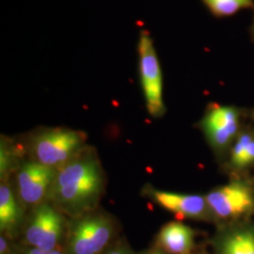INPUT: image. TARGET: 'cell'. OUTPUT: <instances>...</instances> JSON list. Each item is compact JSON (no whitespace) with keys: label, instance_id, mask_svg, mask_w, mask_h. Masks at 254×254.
<instances>
[{"label":"cell","instance_id":"cell-1","mask_svg":"<svg viewBox=\"0 0 254 254\" xmlns=\"http://www.w3.org/2000/svg\"><path fill=\"white\" fill-rule=\"evenodd\" d=\"M102 185V170L97 160L92 156H81L56 173L50 196L65 208L79 212L97 200Z\"/></svg>","mask_w":254,"mask_h":254},{"label":"cell","instance_id":"cell-2","mask_svg":"<svg viewBox=\"0 0 254 254\" xmlns=\"http://www.w3.org/2000/svg\"><path fill=\"white\" fill-rule=\"evenodd\" d=\"M138 73L148 113L154 118L166 111L163 95V73L159 58L149 31L141 30L137 42Z\"/></svg>","mask_w":254,"mask_h":254},{"label":"cell","instance_id":"cell-3","mask_svg":"<svg viewBox=\"0 0 254 254\" xmlns=\"http://www.w3.org/2000/svg\"><path fill=\"white\" fill-rule=\"evenodd\" d=\"M84 140V134L71 129L56 128L44 131L33 142L37 162L53 169L62 168L71 161Z\"/></svg>","mask_w":254,"mask_h":254},{"label":"cell","instance_id":"cell-4","mask_svg":"<svg viewBox=\"0 0 254 254\" xmlns=\"http://www.w3.org/2000/svg\"><path fill=\"white\" fill-rule=\"evenodd\" d=\"M209 209L222 218H236L248 213L254 204L252 190L243 182H232L210 192L205 197Z\"/></svg>","mask_w":254,"mask_h":254},{"label":"cell","instance_id":"cell-5","mask_svg":"<svg viewBox=\"0 0 254 254\" xmlns=\"http://www.w3.org/2000/svg\"><path fill=\"white\" fill-rule=\"evenodd\" d=\"M112 227L108 218L93 216L79 221L72 233L73 254H97L108 244Z\"/></svg>","mask_w":254,"mask_h":254},{"label":"cell","instance_id":"cell-6","mask_svg":"<svg viewBox=\"0 0 254 254\" xmlns=\"http://www.w3.org/2000/svg\"><path fill=\"white\" fill-rule=\"evenodd\" d=\"M200 126L211 144L222 148L235 136L239 126V111L235 107L213 105L201 120Z\"/></svg>","mask_w":254,"mask_h":254},{"label":"cell","instance_id":"cell-7","mask_svg":"<svg viewBox=\"0 0 254 254\" xmlns=\"http://www.w3.org/2000/svg\"><path fill=\"white\" fill-rule=\"evenodd\" d=\"M63 232V218L49 205L40 206L27 228V242L45 251L54 250Z\"/></svg>","mask_w":254,"mask_h":254},{"label":"cell","instance_id":"cell-8","mask_svg":"<svg viewBox=\"0 0 254 254\" xmlns=\"http://www.w3.org/2000/svg\"><path fill=\"white\" fill-rule=\"evenodd\" d=\"M55 169L39 162L25 164L17 176L19 194L28 204H36L50 191L54 181Z\"/></svg>","mask_w":254,"mask_h":254},{"label":"cell","instance_id":"cell-9","mask_svg":"<svg viewBox=\"0 0 254 254\" xmlns=\"http://www.w3.org/2000/svg\"><path fill=\"white\" fill-rule=\"evenodd\" d=\"M151 197L163 208L184 218H201L209 209L205 198L199 195L152 190Z\"/></svg>","mask_w":254,"mask_h":254},{"label":"cell","instance_id":"cell-10","mask_svg":"<svg viewBox=\"0 0 254 254\" xmlns=\"http://www.w3.org/2000/svg\"><path fill=\"white\" fill-rule=\"evenodd\" d=\"M158 242L168 253L188 254L193 247L194 232L183 223L171 222L161 229Z\"/></svg>","mask_w":254,"mask_h":254},{"label":"cell","instance_id":"cell-11","mask_svg":"<svg viewBox=\"0 0 254 254\" xmlns=\"http://www.w3.org/2000/svg\"><path fill=\"white\" fill-rule=\"evenodd\" d=\"M221 254H254V231L239 230L225 236L220 244Z\"/></svg>","mask_w":254,"mask_h":254},{"label":"cell","instance_id":"cell-12","mask_svg":"<svg viewBox=\"0 0 254 254\" xmlns=\"http://www.w3.org/2000/svg\"><path fill=\"white\" fill-rule=\"evenodd\" d=\"M20 209L12 191L5 184L0 187V227L11 230L20 218Z\"/></svg>","mask_w":254,"mask_h":254},{"label":"cell","instance_id":"cell-13","mask_svg":"<svg viewBox=\"0 0 254 254\" xmlns=\"http://www.w3.org/2000/svg\"><path fill=\"white\" fill-rule=\"evenodd\" d=\"M216 17L224 18L236 15L243 9L254 8V0H201Z\"/></svg>","mask_w":254,"mask_h":254},{"label":"cell","instance_id":"cell-14","mask_svg":"<svg viewBox=\"0 0 254 254\" xmlns=\"http://www.w3.org/2000/svg\"><path fill=\"white\" fill-rule=\"evenodd\" d=\"M254 139L249 134H243L239 137V139L237 140L236 145L233 149V153H232V163L235 167H237L239 161L244 156L248 146L250 145V143Z\"/></svg>","mask_w":254,"mask_h":254},{"label":"cell","instance_id":"cell-15","mask_svg":"<svg viewBox=\"0 0 254 254\" xmlns=\"http://www.w3.org/2000/svg\"><path fill=\"white\" fill-rule=\"evenodd\" d=\"M9 151H7L6 147L1 144V153H0V170L1 174H5L9 170L11 164V157L9 155Z\"/></svg>","mask_w":254,"mask_h":254},{"label":"cell","instance_id":"cell-16","mask_svg":"<svg viewBox=\"0 0 254 254\" xmlns=\"http://www.w3.org/2000/svg\"><path fill=\"white\" fill-rule=\"evenodd\" d=\"M254 162V140L248 146L244 156L241 158L236 168H244Z\"/></svg>","mask_w":254,"mask_h":254},{"label":"cell","instance_id":"cell-17","mask_svg":"<svg viewBox=\"0 0 254 254\" xmlns=\"http://www.w3.org/2000/svg\"><path fill=\"white\" fill-rule=\"evenodd\" d=\"M27 254H63L58 251H45V250H42V249H39V248H34L32 249L29 253Z\"/></svg>","mask_w":254,"mask_h":254},{"label":"cell","instance_id":"cell-18","mask_svg":"<svg viewBox=\"0 0 254 254\" xmlns=\"http://www.w3.org/2000/svg\"><path fill=\"white\" fill-rule=\"evenodd\" d=\"M0 246H1V249H0V251H1V254H3V253H5V252H6V249H7V243H6V240H5L3 237H1V238H0Z\"/></svg>","mask_w":254,"mask_h":254},{"label":"cell","instance_id":"cell-19","mask_svg":"<svg viewBox=\"0 0 254 254\" xmlns=\"http://www.w3.org/2000/svg\"><path fill=\"white\" fill-rule=\"evenodd\" d=\"M250 32H251L252 40L254 42V21H253V24H252V27H251V30H250Z\"/></svg>","mask_w":254,"mask_h":254},{"label":"cell","instance_id":"cell-20","mask_svg":"<svg viewBox=\"0 0 254 254\" xmlns=\"http://www.w3.org/2000/svg\"><path fill=\"white\" fill-rule=\"evenodd\" d=\"M124 254V253H122V252H118V251H115V252H111V253H109V254Z\"/></svg>","mask_w":254,"mask_h":254},{"label":"cell","instance_id":"cell-21","mask_svg":"<svg viewBox=\"0 0 254 254\" xmlns=\"http://www.w3.org/2000/svg\"><path fill=\"white\" fill-rule=\"evenodd\" d=\"M160 254V253H154V254Z\"/></svg>","mask_w":254,"mask_h":254}]
</instances>
